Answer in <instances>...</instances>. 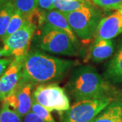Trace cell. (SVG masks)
Listing matches in <instances>:
<instances>
[{"label":"cell","mask_w":122,"mask_h":122,"mask_svg":"<svg viewBox=\"0 0 122 122\" xmlns=\"http://www.w3.org/2000/svg\"><path fill=\"white\" fill-rule=\"evenodd\" d=\"M15 8L28 16L38 8L37 0H14Z\"/></svg>","instance_id":"cell-19"},{"label":"cell","mask_w":122,"mask_h":122,"mask_svg":"<svg viewBox=\"0 0 122 122\" xmlns=\"http://www.w3.org/2000/svg\"><path fill=\"white\" fill-rule=\"evenodd\" d=\"M31 111L35 113L39 117L41 118L45 122H56L54 119L51 113L44 108L43 106L39 105L33 98V102L31 107Z\"/></svg>","instance_id":"cell-20"},{"label":"cell","mask_w":122,"mask_h":122,"mask_svg":"<svg viewBox=\"0 0 122 122\" xmlns=\"http://www.w3.org/2000/svg\"><path fill=\"white\" fill-rule=\"evenodd\" d=\"M33 99L50 112H63L70 108L69 98L65 90L56 83H40L35 88Z\"/></svg>","instance_id":"cell-6"},{"label":"cell","mask_w":122,"mask_h":122,"mask_svg":"<svg viewBox=\"0 0 122 122\" xmlns=\"http://www.w3.org/2000/svg\"><path fill=\"white\" fill-rule=\"evenodd\" d=\"M45 122L41 119L35 113L30 111L29 113H27L23 117V122Z\"/></svg>","instance_id":"cell-23"},{"label":"cell","mask_w":122,"mask_h":122,"mask_svg":"<svg viewBox=\"0 0 122 122\" xmlns=\"http://www.w3.org/2000/svg\"><path fill=\"white\" fill-rule=\"evenodd\" d=\"M87 1H70V0H54V9L57 10L62 13H67L82 8L84 6L90 4Z\"/></svg>","instance_id":"cell-16"},{"label":"cell","mask_w":122,"mask_h":122,"mask_svg":"<svg viewBox=\"0 0 122 122\" xmlns=\"http://www.w3.org/2000/svg\"><path fill=\"white\" fill-rule=\"evenodd\" d=\"M115 45L112 39L95 38L89 51V58L100 62L111 57L114 53Z\"/></svg>","instance_id":"cell-13"},{"label":"cell","mask_w":122,"mask_h":122,"mask_svg":"<svg viewBox=\"0 0 122 122\" xmlns=\"http://www.w3.org/2000/svg\"><path fill=\"white\" fill-rule=\"evenodd\" d=\"M76 62L50 56L36 49L30 50L23 61L21 79L34 84L54 82L63 78Z\"/></svg>","instance_id":"cell-1"},{"label":"cell","mask_w":122,"mask_h":122,"mask_svg":"<svg viewBox=\"0 0 122 122\" xmlns=\"http://www.w3.org/2000/svg\"><path fill=\"white\" fill-rule=\"evenodd\" d=\"M97 6L105 10H116L122 8V0H93Z\"/></svg>","instance_id":"cell-21"},{"label":"cell","mask_w":122,"mask_h":122,"mask_svg":"<svg viewBox=\"0 0 122 122\" xmlns=\"http://www.w3.org/2000/svg\"><path fill=\"white\" fill-rule=\"evenodd\" d=\"M91 122H122V100L114 98Z\"/></svg>","instance_id":"cell-14"},{"label":"cell","mask_w":122,"mask_h":122,"mask_svg":"<svg viewBox=\"0 0 122 122\" xmlns=\"http://www.w3.org/2000/svg\"><path fill=\"white\" fill-rule=\"evenodd\" d=\"M13 59H12L10 57L6 58H0V77L4 74L5 71L7 69L8 66L12 62Z\"/></svg>","instance_id":"cell-24"},{"label":"cell","mask_w":122,"mask_h":122,"mask_svg":"<svg viewBox=\"0 0 122 122\" xmlns=\"http://www.w3.org/2000/svg\"><path fill=\"white\" fill-rule=\"evenodd\" d=\"M25 56L14 57L0 77V100H4L13 91L22 78V65Z\"/></svg>","instance_id":"cell-9"},{"label":"cell","mask_w":122,"mask_h":122,"mask_svg":"<svg viewBox=\"0 0 122 122\" xmlns=\"http://www.w3.org/2000/svg\"><path fill=\"white\" fill-rule=\"evenodd\" d=\"M22 118L8 105L2 102L0 110V122H22Z\"/></svg>","instance_id":"cell-18"},{"label":"cell","mask_w":122,"mask_h":122,"mask_svg":"<svg viewBox=\"0 0 122 122\" xmlns=\"http://www.w3.org/2000/svg\"><path fill=\"white\" fill-rule=\"evenodd\" d=\"M1 48H1V47H0V57H1Z\"/></svg>","instance_id":"cell-28"},{"label":"cell","mask_w":122,"mask_h":122,"mask_svg":"<svg viewBox=\"0 0 122 122\" xmlns=\"http://www.w3.org/2000/svg\"><path fill=\"white\" fill-rule=\"evenodd\" d=\"M45 22H48L52 25V26L56 27L57 29L64 31L69 37V38L76 46V48L78 49L79 44L78 38L70 26L69 23L65 16V15L61 12L55 9L52 10L46 11Z\"/></svg>","instance_id":"cell-12"},{"label":"cell","mask_w":122,"mask_h":122,"mask_svg":"<svg viewBox=\"0 0 122 122\" xmlns=\"http://www.w3.org/2000/svg\"><path fill=\"white\" fill-rule=\"evenodd\" d=\"M86 1H89V0H86Z\"/></svg>","instance_id":"cell-29"},{"label":"cell","mask_w":122,"mask_h":122,"mask_svg":"<svg viewBox=\"0 0 122 122\" xmlns=\"http://www.w3.org/2000/svg\"><path fill=\"white\" fill-rule=\"evenodd\" d=\"M103 78L109 84H122V40L105 66Z\"/></svg>","instance_id":"cell-11"},{"label":"cell","mask_w":122,"mask_h":122,"mask_svg":"<svg viewBox=\"0 0 122 122\" xmlns=\"http://www.w3.org/2000/svg\"><path fill=\"white\" fill-rule=\"evenodd\" d=\"M8 1H10V0H0V8L2 5H4L6 2H8Z\"/></svg>","instance_id":"cell-26"},{"label":"cell","mask_w":122,"mask_h":122,"mask_svg":"<svg viewBox=\"0 0 122 122\" xmlns=\"http://www.w3.org/2000/svg\"><path fill=\"white\" fill-rule=\"evenodd\" d=\"M34 86V83L21 79L13 91L2 102L23 118L31 111Z\"/></svg>","instance_id":"cell-8"},{"label":"cell","mask_w":122,"mask_h":122,"mask_svg":"<svg viewBox=\"0 0 122 122\" xmlns=\"http://www.w3.org/2000/svg\"><path fill=\"white\" fill-rule=\"evenodd\" d=\"M37 29V26L26 19L17 31L2 40L4 46L1 50V57L26 56Z\"/></svg>","instance_id":"cell-7"},{"label":"cell","mask_w":122,"mask_h":122,"mask_svg":"<svg viewBox=\"0 0 122 122\" xmlns=\"http://www.w3.org/2000/svg\"><path fill=\"white\" fill-rule=\"evenodd\" d=\"M26 16L20 11L15 8L13 15L11 18V20L9 23L7 31H6V33L5 35L4 39L12 34H13L16 31H17L23 25V24L26 21Z\"/></svg>","instance_id":"cell-17"},{"label":"cell","mask_w":122,"mask_h":122,"mask_svg":"<svg viewBox=\"0 0 122 122\" xmlns=\"http://www.w3.org/2000/svg\"><path fill=\"white\" fill-rule=\"evenodd\" d=\"M70 1H84L86 0H70Z\"/></svg>","instance_id":"cell-27"},{"label":"cell","mask_w":122,"mask_h":122,"mask_svg":"<svg viewBox=\"0 0 122 122\" xmlns=\"http://www.w3.org/2000/svg\"><path fill=\"white\" fill-rule=\"evenodd\" d=\"M122 33V8L102 18L97 28L95 38L112 39Z\"/></svg>","instance_id":"cell-10"},{"label":"cell","mask_w":122,"mask_h":122,"mask_svg":"<svg viewBox=\"0 0 122 122\" xmlns=\"http://www.w3.org/2000/svg\"><path fill=\"white\" fill-rule=\"evenodd\" d=\"M33 41L41 50L62 56L77 55V48L64 31L45 22L38 28Z\"/></svg>","instance_id":"cell-3"},{"label":"cell","mask_w":122,"mask_h":122,"mask_svg":"<svg viewBox=\"0 0 122 122\" xmlns=\"http://www.w3.org/2000/svg\"><path fill=\"white\" fill-rule=\"evenodd\" d=\"M54 0H37L38 8L46 11L52 10H54Z\"/></svg>","instance_id":"cell-22"},{"label":"cell","mask_w":122,"mask_h":122,"mask_svg":"<svg viewBox=\"0 0 122 122\" xmlns=\"http://www.w3.org/2000/svg\"><path fill=\"white\" fill-rule=\"evenodd\" d=\"M15 10L14 0H10L0 8V38L4 39Z\"/></svg>","instance_id":"cell-15"},{"label":"cell","mask_w":122,"mask_h":122,"mask_svg":"<svg viewBox=\"0 0 122 122\" xmlns=\"http://www.w3.org/2000/svg\"><path fill=\"white\" fill-rule=\"evenodd\" d=\"M114 98L109 96L77 101L68 110L61 112L60 122H91Z\"/></svg>","instance_id":"cell-5"},{"label":"cell","mask_w":122,"mask_h":122,"mask_svg":"<svg viewBox=\"0 0 122 122\" xmlns=\"http://www.w3.org/2000/svg\"><path fill=\"white\" fill-rule=\"evenodd\" d=\"M115 98L122 100V92H119V93H116V94L115 96Z\"/></svg>","instance_id":"cell-25"},{"label":"cell","mask_w":122,"mask_h":122,"mask_svg":"<svg viewBox=\"0 0 122 122\" xmlns=\"http://www.w3.org/2000/svg\"><path fill=\"white\" fill-rule=\"evenodd\" d=\"M66 90L75 102L113 97V94H116L111 84L90 65L77 66L72 71Z\"/></svg>","instance_id":"cell-2"},{"label":"cell","mask_w":122,"mask_h":122,"mask_svg":"<svg viewBox=\"0 0 122 122\" xmlns=\"http://www.w3.org/2000/svg\"><path fill=\"white\" fill-rule=\"evenodd\" d=\"M62 14L77 38L86 44L93 39L102 18V12L92 4L73 12Z\"/></svg>","instance_id":"cell-4"}]
</instances>
